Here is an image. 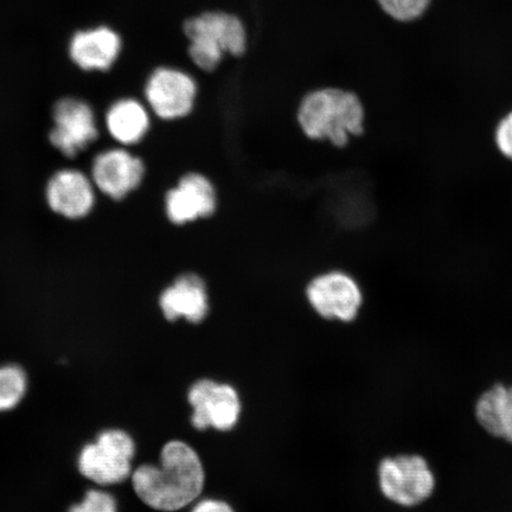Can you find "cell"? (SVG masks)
Returning <instances> with one entry per match:
<instances>
[{
    "label": "cell",
    "instance_id": "obj_11",
    "mask_svg": "<svg viewBox=\"0 0 512 512\" xmlns=\"http://www.w3.org/2000/svg\"><path fill=\"white\" fill-rule=\"evenodd\" d=\"M146 176L142 158L126 149L99 153L92 165V179L102 194L121 201L140 188Z\"/></svg>",
    "mask_w": 512,
    "mask_h": 512
},
{
    "label": "cell",
    "instance_id": "obj_3",
    "mask_svg": "<svg viewBox=\"0 0 512 512\" xmlns=\"http://www.w3.org/2000/svg\"><path fill=\"white\" fill-rule=\"evenodd\" d=\"M183 31L190 42V59L204 73L215 72L224 54L238 57L247 50L245 25L238 16L227 12L210 11L189 18Z\"/></svg>",
    "mask_w": 512,
    "mask_h": 512
},
{
    "label": "cell",
    "instance_id": "obj_10",
    "mask_svg": "<svg viewBox=\"0 0 512 512\" xmlns=\"http://www.w3.org/2000/svg\"><path fill=\"white\" fill-rule=\"evenodd\" d=\"M51 145L63 156L74 158L99 136L93 108L78 98H62L53 108Z\"/></svg>",
    "mask_w": 512,
    "mask_h": 512
},
{
    "label": "cell",
    "instance_id": "obj_7",
    "mask_svg": "<svg viewBox=\"0 0 512 512\" xmlns=\"http://www.w3.org/2000/svg\"><path fill=\"white\" fill-rule=\"evenodd\" d=\"M220 197L213 179L191 170L179 176L164 196L166 220L175 227H187L209 220L219 210Z\"/></svg>",
    "mask_w": 512,
    "mask_h": 512
},
{
    "label": "cell",
    "instance_id": "obj_2",
    "mask_svg": "<svg viewBox=\"0 0 512 512\" xmlns=\"http://www.w3.org/2000/svg\"><path fill=\"white\" fill-rule=\"evenodd\" d=\"M296 123L310 142L343 150L366 133L367 111L354 92L337 87L317 88L300 100Z\"/></svg>",
    "mask_w": 512,
    "mask_h": 512
},
{
    "label": "cell",
    "instance_id": "obj_13",
    "mask_svg": "<svg viewBox=\"0 0 512 512\" xmlns=\"http://www.w3.org/2000/svg\"><path fill=\"white\" fill-rule=\"evenodd\" d=\"M46 197L51 211L69 220L83 219L95 206L91 179L74 169L57 171L49 179Z\"/></svg>",
    "mask_w": 512,
    "mask_h": 512
},
{
    "label": "cell",
    "instance_id": "obj_8",
    "mask_svg": "<svg viewBox=\"0 0 512 512\" xmlns=\"http://www.w3.org/2000/svg\"><path fill=\"white\" fill-rule=\"evenodd\" d=\"M144 95L153 114L166 123L190 117L196 107L198 85L188 73L159 67L145 83Z\"/></svg>",
    "mask_w": 512,
    "mask_h": 512
},
{
    "label": "cell",
    "instance_id": "obj_15",
    "mask_svg": "<svg viewBox=\"0 0 512 512\" xmlns=\"http://www.w3.org/2000/svg\"><path fill=\"white\" fill-rule=\"evenodd\" d=\"M111 137L121 145L142 143L151 130V115L142 102L125 98L115 101L106 113Z\"/></svg>",
    "mask_w": 512,
    "mask_h": 512
},
{
    "label": "cell",
    "instance_id": "obj_12",
    "mask_svg": "<svg viewBox=\"0 0 512 512\" xmlns=\"http://www.w3.org/2000/svg\"><path fill=\"white\" fill-rule=\"evenodd\" d=\"M158 305L168 322L184 319L200 324L210 312V294L206 279L195 271L179 273L159 294Z\"/></svg>",
    "mask_w": 512,
    "mask_h": 512
},
{
    "label": "cell",
    "instance_id": "obj_21",
    "mask_svg": "<svg viewBox=\"0 0 512 512\" xmlns=\"http://www.w3.org/2000/svg\"><path fill=\"white\" fill-rule=\"evenodd\" d=\"M191 512H235L232 507L220 499L206 498L198 501Z\"/></svg>",
    "mask_w": 512,
    "mask_h": 512
},
{
    "label": "cell",
    "instance_id": "obj_18",
    "mask_svg": "<svg viewBox=\"0 0 512 512\" xmlns=\"http://www.w3.org/2000/svg\"><path fill=\"white\" fill-rule=\"evenodd\" d=\"M377 3L395 21L408 23L424 15L431 0H377Z\"/></svg>",
    "mask_w": 512,
    "mask_h": 512
},
{
    "label": "cell",
    "instance_id": "obj_1",
    "mask_svg": "<svg viewBox=\"0 0 512 512\" xmlns=\"http://www.w3.org/2000/svg\"><path fill=\"white\" fill-rule=\"evenodd\" d=\"M133 489L152 509L175 512L189 507L201 496L206 471L198 453L181 440L163 447L159 465L139 466L132 475Z\"/></svg>",
    "mask_w": 512,
    "mask_h": 512
},
{
    "label": "cell",
    "instance_id": "obj_6",
    "mask_svg": "<svg viewBox=\"0 0 512 512\" xmlns=\"http://www.w3.org/2000/svg\"><path fill=\"white\" fill-rule=\"evenodd\" d=\"M134 453L136 445L130 434L108 430L82 448L79 470L83 477L96 484H119L132 475Z\"/></svg>",
    "mask_w": 512,
    "mask_h": 512
},
{
    "label": "cell",
    "instance_id": "obj_14",
    "mask_svg": "<svg viewBox=\"0 0 512 512\" xmlns=\"http://www.w3.org/2000/svg\"><path fill=\"white\" fill-rule=\"evenodd\" d=\"M123 50V40L110 27H96L75 32L69 42L70 60L83 72H108Z\"/></svg>",
    "mask_w": 512,
    "mask_h": 512
},
{
    "label": "cell",
    "instance_id": "obj_19",
    "mask_svg": "<svg viewBox=\"0 0 512 512\" xmlns=\"http://www.w3.org/2000/svg\"><path fill=\"white\" fill-rule=\"evenodd\" d=\"M69 512H118L117 502L108 492L89 490L79 504L73 505Z\"/></svg>",
    "mask_w": 512,
    "mask_h": 512
},
{
    "label": "cell",
    "instance_id": "obj_4",
    "mask_svg": "<svg viewBox=\"0 0 512 512\" xmlns=\"http://www.w3.org/2000/svg\"><path fill=\"white\" fill-rule=\"evenodd\" d=\"M379 485L388 501L403 508H414L433 496L437 479L424 457L400 454L382 460Z\"/></svg>",
    "mask_w": 512,
    "mask_h": 512
},
{
    "label": "cell",
    "instance_id": "obj_17",
    "mask_svg": "<svg viewBox=\"0 0 512 512\" xmlns=\"http://www.w3.org/2000/svg\"><path fill=\"white\" fill-rule=\"evenodd\" d=\"M25 371L15 364L0 367V412H8L19 405L27 393Z\"/></svg>",
    "mask_w": 512,
    "mask_h": 512
},
{
    "label": "cell",
    "instance_id": "obj_20",
    "mask_svg": "<svg viewBox=\"0 0 512 512\" xmlns=\"http://www.w3.org/2000/svg\"><path fill=\"white\" fill-rule=\"evenodd\" d=\"M494 143L499 155L512 162V111L498 120L494 130Z\"/></svg>",
    "mask_w": 512,
    "mask_h": 512
},
{
    "label": "cell",
    "instance_id": "obj_9",
    "mask_svg": "<svg viewBox=\"0 0 512 512\" xmlns=\"http://www.w3.org/2000/svg\"><path fill=\"white\" fill-rule=\"evenodd\" d=\"M188 401L194 412L191 424L197 431L228 432L238 425L241 415V401L238 392L226 383L200 380L192 384Z\"/></svg>",
    "mask_w": 512,
    "mask_h": 512
},
{
    "label": "cell",
    "instance_id": "obj_16",
    "mask_svg": "<svg viewBox=\"0 0 512 512\" xmlns=\"http://www.w3.org/2000/svg\"><path fill=\"white\" fill-rule=\"evenodd\" d=\"M475 416L491 437L512 444V386L497 383L486 389L476 402Z\"/></svg>",
    "mask_w": 512,
    "mask_h": 512
},
{
    "label": "cell",
    "instance_id": "obj_5",
    "mask_svg": "<svg viewBox=\"0 0 512 512\" xmlns=\"http://www.w3.org/2000/svg\"><path fill=\"white\" fill-rule=\"evenodd\" d=\"M305 297L319 317L343 323L354 322L364 303L361 284L343 270L316 274L306 284Z\"/></svg>",
    "mask_w": 512,
    "mask_h": 512
}]
</instances>
